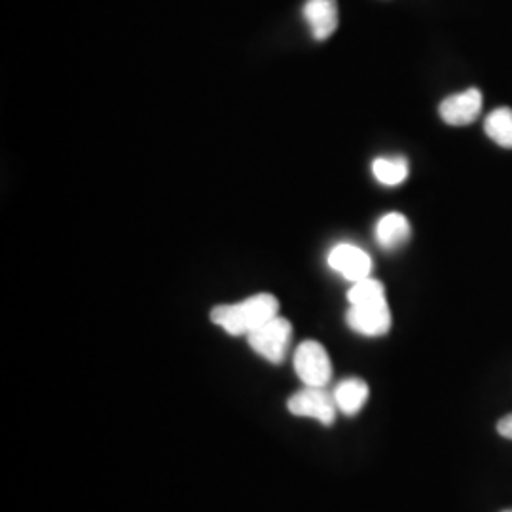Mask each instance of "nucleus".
I'll return each mask as SVG.
<instances>
[{
	"instance_id": "f257e3e1",
	"label": "nucleus",
	"mask_w": 512,
	"mask_h": 512,
	"mask_svg": "<svg viewBox=\"0 0 512 512\" xmlns=\"http://www.w3.org/2000/svg\"><path fill=\"white\" fill-rule=\"evenodd\" d=\"M279 315V300L274 294H253L238 304H222L211 310V321L232 336H249Z\"/></svg>"
},
{
	"instance_id": "f03ea898",
	"label": "nucleus",
	"mask_w": 512,
	"mask_h": 512,
	"mask_svg": "<svg viewBox=\"0 0 512 512\" xmlns=\"http://www.w3.org/2000/svg\"><path fill=\"white\" fill-rule=\"evenodd\" d=\"M291 338H293V325L281 315H277L272 321H268L266 325L258 327L247 336L249 346L256 355L274 365L283 363L287 349L291 346Z\"/></svg>"
},
{
	"instance_id": "7ed1b4c3",
	"label": "nucleus",
	"mask_w": 512,
	"mask_h": 512,
	"mask_svg": "<svg viewBox=\"0 0 512 512\" xmlns=\"http://www.w3.org/2000/svg\"><path fill=\"white\" fill-rule=\"evenodd\" d=\"M294 370L306 387H327L332 378L329 353L319 342L306 340L294 353Z\"/></svg>"
},
{
	"instance_id": "20e7f679",
	"label": "nucleus",
	"mask_w": 512,
	"mask_h": 512,
	"mask_svg": "<svg viewBox=\"0 0 512 512\" xmlns=\"http://www.w3.org/2000/svg\"><path fill=\"white\" fill-rule=\"evenodd\" d=\"M289 412L296 418H308L317 420L323 425H332L336 420L338 408L334 403L332 393L327 387H306L296 391L293 397L287 401Z\"/></svg>"
},
{
	"instance_id": "39448f33",
	"label": "nucleus",
	"mask_w": 512,
	"mask_h": 512,
	"mask_svg": "<svg viewBox=\"0 0 512 512\" xmlns=\"http://www.w3.org/2000/svg\"><path fill=\"white\" fill-rule=\"evenodd\" d=\"M327 262H329L330 270H334L336 274L342 275L351 283L363 281L366 277H370V272H372V258L361 247H357L353 243L334 245L330 249Z\"/></svg>"
},
{
	"instance_id": "423d86ee",
	"label": "nucleus",
	"mask_w": 512,
	"mask_h": 512,
	"mask_svg": "<svg viewBox=\"0 0 512 512\" xmlns=\"http://www.w3.org/2000/svg\"><path fill=\"white\" fill-rule=\"evenodd\" d=\"M349 329L366 338L384 336L391 329V310L387 302L370 306H349L346 313Z\"/></svg>"
},
{
	"instance_id": "0eeeda50",
	"label": "nucleus",
	"mask_w": 512,
	"mask_h": 512,
	"mask_svg": "<svg viewBox=\"0 0 512 512\" xmlns=\"http://www.w3.org/2000/svg\"><path fill=\"white\" fill-rule=\"evenodd\" d=\"M482 110V93L476 88L454 93L440 103V118L454 128H463L473 124Z\"/></svg>"
},
{
	"instance_id": "6e6552de",
	"label": "nucleus",
	"mask_w": 512,
	"mask_h": 512,
	"mask_svg": "<svg viewBox=\"0 0 512 512\" xmlns=\"http://www.w3.org/2000/svg\"><path fill=\"white\" fill-rule=\"evenodd\" d=\"M304 19L317 40H327L338 29V2L336 0H308L302 8Z\"/></svg>"
},
{
	"instance_id": "1a4fd4ad",
	"label": "nucleus",
	"mask_w": 512,
	"mask_h": 512,
	"mask_svg": "<svg viewBox=\"0 0 512 512\" xmlns=\"http://www.w3.org/2000/svg\"><path fill=\"white\" fill-rule=\"evenodd\" d=\"M368 395H370L368 384L361 378L342 380L332 391V397H334L338 412H342L348 418L357 416L363 410V406L368 401Z\"/></svg>"
},
{
	"instance_id": "9d476101",
	"label": "nucleus",
	"mask_w": 512,
	"mask_h": 512,
	"mask_svg": "<svg viewBox=\"0 0 512 512\" xmlns=\"http://www.w3.org/2000/svg\"><path fill=\"white\" fill-rule=\"evenodd\" d=\"M412 236L408 219L401 213H387L376 224V241L385 251L401 249Z\"/></svg>"
},
{
	"instance_id": "9b49d317",
	"label": "nucleus",
	"mask_w": 512,
	"mask_h": 512,
	"mask_svg": "<svg viewBox=\"0 0 512 512\" xmlns=\"http://www.w3.org/2000/svg\"><path fill=\"white\" fill-rule=\"evenodd\" d=\"M408 162L401 156H382L372 162L374 179L384 186H399L408 179Z\"/></svg>"
},
{
	"instance_id": "f8f14e48",
	"label": "nucleus",
	"mask_w": 512,
	"mask_h": 512,
	"mask_svg": "<svg viewBox=\"0 0 512 512\" xmlns=\"http://www.w3.org/2000/svg\"><path fill=\"white\" fill-rule=\"evenodd\" d=\"M484 131L495 145L512 148V110L501 107L490 112L484 122Z\"/></svg>"
},
{
	"instance_id": "ddd939ff",
	"label": "nucleus",
	"mask_w": 512,
	"mask_h": 512,
	"mask_svg": "<svg viewBox=\"0 0 512 512\" xmlns=\"http://www.w3.org/2000/svg\"><path fill=\"white\" fill-rule=\"evenodd\" d=\"M349 306H370L387 302L382 281L366 277L363 281H357L351 285L348 291Z\"/></svg>"
},
{
	"instance_id": "4468645a",
	"label": "nucleus",
	"mask_w": 512,
	"mask_h": 512,
	"mask_svg": "<svg viewBox=\"0 0 512 512\" xmlns=\"http://www.w3.org/2000/svg\"><path fill=\"white\" fill-rule=\"evenodd\" d=\"M497 433H499L503 439L512 440V414L499 420V423H497Z\"/></svg>"
},
{
	"instance_id": "2eb2a0df",
	"label": "nucleus",
	"mask_w": 512,
	"mask_h": 512,
	"mask_svg": "<svg viewBox=\"0 0 512 512\" xmlns=\"http://www.w3.org/2000/svg\"><path fill=\"white\" fill-rule=\"evenodd\" d=\"M503 512H512V509H509V511H503Z\"/></svg>"
}]
</instances>
